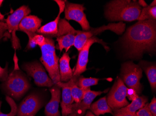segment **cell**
Listing matches in <instances>:
<instances>
[{
  "label": "cell",
  "instance_id": "obj_1",
  "mask_svg": "<svg viewBox=\"0 0 156 116\" xmlns=\"http://www.w3.org/2000/svg\"><path fill=\"white\" fill-rule=\"evenodd\" d=\"M122 40L129 58L138 59L145 52L153 53L156 49V20L138 21L128 28Z\"/></svg>",
  "mask_w": 156,
  "mask_h": 116
},
{
  "label": "cell",
  "instance_id": "obj_2",
  "mask_svg": "<svg viewBox=\"0 0 156 116\" xmlns=\"http://www.w3.org/2000/svg\"><path fill=\"white\" fill-rule=\"evenodd\" d=\"M141 7L137 1L115 0L106 6L105 17L110 21L132 22L138 20Z\"/></svg>",
  "mask_w": 156,
  "mask_h": 116
},
{
  "label": "cell",
  "instance_id": "obj_3",
  "mask_svg": "<svg viewBox=\"0 0 156 116\" xmlns=\"http://www.w3.org/2000/svg\"><path fill=\"white\" fill-rule=\"evenodd\" d=\"M15 59V69L1 86L7 96L18 100L29 90L30 85L26 76L19 70L16 58Z\"/></svg>",
  "mask_w": 156,
  "mask_h": 116
},
{
  "label": "cell",
  "instance_id": "obj_4",
  "mask_svg": "<svg viewBox=\"0 0 156 116\" xmlns=\"http://www.w3.org/2000/svg\"><path fill=\"white\" fill-rule=\"evenodd\" d=\"M42 55L40 60L49 73L54 85L61 82L59 70V58L56 54L52 38L45 37V43L40 47Z\"/></svg>",
  "mask_w": 156,
  "mask_h": 116
},
{
  "label": "cell",
  "instance_id": "obj_5",
  "mask_svg": "<svg viewBox=\"0 0 156 116\" xmlns=\"http://www.w3.org/2000/svg\"><path fill=\"white\" fill-rule=\"evenodd\" d=\"M120 75L128 88L134 89L138 95L141 94L143 86L140 83V79L143 77V70L139 65L132 61L124 63L122 65Z\"/></svg>",
  "mask_w": 156,
  "mask_h": 116
},
{
  "label": "cell",
  "instance_id": "obj_6",
  "mask_svg": "<svg viewBox=\"0 0 156 116\" xmlns=\"http://www.w3.org/2000/svg\"><path fill=\"white\" fill-rule=\"evenodd\" d=\"M30 12L31 10L28 6L23 5L9 15L5 20L9 33L11 34L12 47L15 50L21 48L20 41L16 35V31L19 30L18 26L23 19Z\"/></svg>",
  "mask_w": 156,
  "mask_h": 116
},
{
  "label": "cell",
  "instance_id": "obj_7",
  "mask_svg": "<svg viewBox=\"0 0 156 116\" xmlns=\"http://www.w3.org/2000/svg\"><path fill=\"white\" fill-rule=\"evenodd\" d=\"M77 30L64 19H60L58 24V30L55 36L58 45L56 48L62 52L63 49L67 53L71 47L74 45Z\"/></svg>",
  "mask_w": 156,
  "mask_h": 116
},
{
  "label": "cell",
  "instance_id": "obj_8",
  "mask_svg": "<svg viewBox=\"0 0 156 116\" xmlns=\"http://www.w3.org/2000/svg\"><path fill=\"white\" fill-rule=\"evenodd\" d=\"M127 89L121 78H118L107 98L108 104L112 110L119 109L129 104L126 99Z\"/></svg>",
  "mask_w": 156,
  "mask_h": 116
},
{
  "label": "cell",
  "instance_id": "obj_9",
  "mask_svg": "<svg viewBox=\"0 0 156 116\" xmlns=\"http://www.w3.org/2000/svg\"><path fill=\"white\" fill-rule=\"evenodd\" d=\"M22 68L27 75L33 78L35 84L39 87L51 88L54 85L53 81L46 74L42 65L38 61L24 63Z\"/></svg>",
  "mask_w": 156,
  "mask_h": 116
},
{
  "label": "cell",
  "instance_id": "obj_10",
  "mask_svg": "<svg viewBox=\"0 0 156 116\" xmlns=\"http://www.w3.org/2000/svg\"><path fill=\"white\" fill-rule=\"evenodd\" d=\"M43 105L42 97L38 93L32 92L20 103L17 110V116H35Z\"/></svg>",
  "mask_w": 156,
  "mask_h": 116
},
{
  "label": "cell",
  "instance_id": "obj_11",
  "mask_svg": "<svg viewBox=\"0 0 156 116\" xmlns=\"http://www.w3.org/2000/svg\"><path fill=\"white\" fill-rule=\"evenodd\" d=\"M86 9L83 5L70 3L66 1L65 15L66 20H73L80 24L83 30L87 31L90 30L89 22L84 11Z\"/></svg>",
  "mask_w": 156,
  "mask_h": 116
},
{
  "label": "cell",
  "instance_id": "obj_12",
  "mask_svg": "<svg viewBox=\"0 0 156 116\" xmlns=\"http://www.w3.org/2000/svg\"><path fill=\"white\" fill-rule=\"evenodd\" d=\"M95 42L100 43L103 45L102 40H99L98 38L94 36L87 41L82 48L80 51L77 64L75 70L73 71V76H80L81 74L87 70L89 49L91 46Z\"/></svg>",
  "mask_w": 156,
  "mask_h": 116
},
{
  "label": "cell",
  "instance_id": "obj_13",
  "mask_svg": "<svg viewBox=\"0 0 156 116\" xmlns=\"http://www.w3.org/2000/svg\"><path fill=\"white\" fill-rule=\"evenodd\" d=\"M104 91H92L89 88L84 94V98L80 102L72 104L71 113L68 116H83L87 110L90 109L94 98L101 95Z\"/></svg>",
  "mask_w": 156,
  "mask_h": 116
},
{
  "label": "cell",
  "instance_id": "obj_14",
  "mask_svg": "<svg viewBox=\"0 0 156 116\" xmlns=\"http://www.w3.org/2000/svg\"><path fill=\"white\" fill-rule=\"evenodd\" d=\"M42 20L35 15L25 16L21 21L18 28L19 30L24 32L29 37V41H31L37 35V32L40 28Z\"/></svg>",
  "mask_w": 156,
  "mask_h": 116
},
{
  "label": "cell",
  "instance_id": "obj_15",
  "mask_svg": "<svg viewBox=\"0 0 156 116\" xmlns=\"http://www.w3.org/2000/svg\"><path fill=\"white\" fill-rule=\"evenodd\" d=\"M54 1L57 3L59 7V13L58 15L54 21L40 27V28L37 32V34L38 35H42L44 37L51 38L55 37L57 34L58 22L60 19V15L64 11L65 7L66 1L55 0Z\"/></svg>",
  "mask_w": 156,
  "mask_h": 116
},
{
  "label": "cell",
  "instance_id": "obj_16",
  "mask_svg": "<svg viewBox=\"0 0 156 116\" xmlns=\"http://www.w3.org/2000/svg\"><path fill=\"white\" fill-rule=\"evenodd\" d=\"M61 88L57 85H54L50 89L51 93V99L45 108L46 116H60L58 110L61 98Z\"/></svg>",
  "mask_w": 156,
  "mask_h": 116
},
{
  "label": "cell",
  "instance_id": "obj_17",
  "mask_svg": "<svg viewBox=\"0 0 156 116\" xmlns=\"http://www.w3.org/2000/svg\"><path fill=\"white\" fill-rule=\"evenodd\" d=\"M125 27L126 25L122 22L118 23H110L108 25H104L100 28H91L88 31H85V35L88 40L94 37V35H97L107 30H111L117 35H121L125 30Z\"/></svg>",
  "mask_w": 156,
  "mask_h": 116
},
{
  "label": "cell",
  "instance_id": "obj_18",
  "mask_svg": "<svg viewBox=\"0 0 156 116\" xmlns=\"http://www.w3.org/2000/svg\"><path fill=\"white\" fill-rule=\"evenodd\" d=\"M56 85L62 88L61 107L62 108V116H68L71 113V105L74 102L71 91L68 87L63 85L61 82Z\"/></svg>",
  "mask_w": 156,
  "mask_h": 116
},
{
  "label": "cell",
  "instance_id": "obj_19",
  "mask_svg": "<svg viewBox=\"0 0 156 116\" xmlns=\"http://www.w3.org/2000/svg\"><path fill=\"white\" fill-rule=\"evenodd\" d=\"M71 58L67 53H65L59 60V70L60 80L66 82L73 77V72L70 66Z\"/></svg>",
  "mask_w": 156,
  "mask_h": 116
},
{
  "label": "cell",
  "instance_id": "obj_20",
  "mask_svg": "<svg viewBox=\"0 0 156 116\" xmlns=\"http://www.w3.org/2000/svg\"><path fill=\"white\" fill-rule=\"evenodd\" d=\"M79 77L73 76L66 82H62V84L69 88L72 95L75 103H79L83 99L84 94L89 88H81L77 85V81Z\"/></svg>",
  "mask_w": 156,
  "mask_h": 116
},
{
  "label": "cell",
  "instance_id": "obj_21",
  "mask_svg": "<svg viewBox=\"0 0 156 116\" xmlns=\"http://www.w3.org/2000/svg\"><path fill=\"white\" fill-rule=\"evenodd\" d=\"M148 102V98L144 96H139L138 98L132 101L128 105L114 111V113H131L136 114L137 111L142 108Z\"/></svg>",
  "mask_w": 156,
  "mask_h": 116
},
{
  "label": "cell",
  "instance_id": "obj_22",
  "mask_svg": "<svg viewBox=\"0 0 156 116\" xmlns=\"http://www.w3.org/2000/svg\"><path fill=\"white\" fill-rule=\"evenodd\" d=\"M139 66L145 71L151 89L152 91L155 92L156 90V64L143 61L140 62Z\"/></svg>",
  "mask_w": 156,
  "mask_h": 116
},
{
  "label": "cell",
  "instance_id": "obj_23",
  "mask_svg": "<svg viewBox=\"0 0 156 116\" xmlns=\"http://www.w3.org/2000/svg\"><path fill=\"white\" fill-rule=\"evenodd\" d=\"M91 112L97 116L106 113L114 114L112 110L108 104L106 97H104L91 104L90 109Z\"/></svg>",
  "mask_w": 156,
  "mask_h": 116
},
{
  "label": "cell",
  "instance_id": "obj_24",
  "mask_svg": "<svg viewBox=\"0 0 156 116\" xmlns=\"http://www.w3.org/2000/svg\"><path fill=\"white\" fill-rule=\"evenodd\" d=\"M150 19L156 20V6L151 7L148 5L146 8H143L137 20L140 21Z\"/></svg>",
  "mask_w": 156,
  "mask_h": 116
},
{
  "label": "cell",
  "instance_id": "obj_25",
  "mask_svg": "<svg viewBox=\"0 0 156 116\" xmlns=\"http://www.w3.org/2000/svg\"><path fill=\"white\" fill-rule=\"evenodd\" d=\"M99 80V78H87L80 75L78 78L77 85L81 88H90V86L98 84Z\"/></svg>",
  "mask_w": 156,
  "mask_h": 116
},
{
  "label": "cell",
  "instance_id": "obj_26",
  "mask_svg": "<svg viewBox=\"0 0 156 116\" xmlns=\"http://www.w3.org/2000/svg\"><path fill=\"white\" fill-rule=\"evenodd\" d=\"M6 100L7 102L9 104L11 107V111L8 114H4L2 113L1 111V107L2 102L0 101V116H15L17 114V105L15 102L13 100V98L9 96H6Z\"/></svg>",
  "mask_w": 156,
  "mask_h": 116
},
{
  "label": "cell",
  "instance_id": "obj_27",
  "mask_svg": "<svg viewBox=\"0 0 156 116\" xmlns=\"http://www.w3.org/2000/svg\"><path fill=\"white\" fill-rule=\"evenodd\" d=\"M8 27L7 24L4 22H0V40L4 37H10L9 33H7Z\"/></svg>",
  "mask_w": 156,
  "mask_h": 116
},
{
  "label": "cell",
  "instance_id": "obj_28",
  "mask_svg": "<svg viewBox=\"0 0 156 116\" xmlns=\"http://www.w3.org/2000/svg\"><path fill=\"white\" fill-rule=\"evenodd\" d=\"M126 97H127L129 100L132 101L138 98L139 95H138L136 91L134 89L127 88Z\"/></svg>",
  "mask_w": 156,
  "mask_h": 116
},
{
  "label": "cell",
  "instance_id": "obj_29",
  "mask_svg": "<svg viewBox=\"0 0 156 116\" xmlns=\"http://www.w3.org/2000/svg\"><path fill=\"white\" fill-rule=\"evenodd\" d=\"M136 114L137 116H153L148 108V103H146L142 108L138 110Z\"/></svg>",
  "mask_w": 156,
  "mask_h": 116
},
{
  "label": "cell",
  "instance_id": "obj_30",
  "mask_svg": "<svg viewBox=\"0 0 156 116\" xmlns=\"http://www.w3.org/2000/svg\"><path fill=\"white\" fill-rule=\"evenodd\" d=\"M32 40L37 45H38L39 47H41L45 43V37L42 35L37 34L33 37Z\"/></svg>",
  "mask_w": 156,
  "mask_h": 116
},
{
  "label": "cell",
  "instance_id": "obj_31",
  "mask_svg": "<svg viewBox=\"0 0 156 116\" xmlns=\"http://www.w3.org/2000/svg\"><path fill=\"white\" fill-rule=\"evenodd\" d=\"M8 65L7 64L6 67L4 68H1L0 66V81H1L4 82L8 77Z\"/></svg>",
  "mask_w": 156,
  "mask_h": 116
},
{
  "label": "cell",
  "instance_id": "obj_32",
  "mask_svg": "<svg viewBox=\"0 0 156 116\" xmlns=\"http://www.w3.org/2000/svg\"><path fill=\"white\" fill-rule=\"evenodd\" d=\"M148 108L153 116H156V98L154 97L150 103L148 104Z\"/></svg>",
  "mask_w": 156,
  "mask_h": 116
},
{
  "label": "cell",
  "instance_id": "obj_33",
  "mask_svg": "<svg viewBox=\"0 0 156 116\" xmlns=\"http://www.w3.org/2000/svg\"><path fill=\"white\" fill-rule=\"evenodd\" d=\"M114 116H137L136 114H131V113H114Z\"/></svg>",
  "mask_w": 156,
  "mask_h": 116
},
{
  "label": "cell",
  "instance_id": "obj_34",
  "mask_svg": "<svg viewBox=\"0 0 156 116\" xmlns=\"http://www.w3.org/2000/svg\"><path fill=\"white\" fill-rule=\"evenodd\" d=\"M137 2H138V4L140 5V7L142 6V7H143V8H146L148 6V4L144 0H139L138 1H137Z\"/></svg>",
  "mask_w": 156,
  "mask_h": 116
},
{
  "label": "cell",
  "instance_id": "obj_35",
  "mask_svg": "<svg viewBox=\"0 0 156 116\" xmlns=\"http://www.w3.org/2000/svg\"><path fill=\"white\" fill-rule=\"evenodd\" d=\"M85 116H96L94 115V114L93 113V112H91L90 111H87V112L86 115Z\"/></svg>",
  "mask_w": 156,
  "mask_h": 116
},
{
  "label": "cell",
  "instance_id": "obj_36",
  "mask_svg": "<svg viewBox=\"0 0 156 116\" xmlns=\"http://www.w3.org/2000/svg\"><path fill=\"white\" fill-rule=\"evenodd\" d=\"M3 20H4V15L0 12V22H3Z\"/></svg>",
  "mask_w": 156,
  "mask_h": 116
},
{
  "label": "cell",
  "instance_id": "obj_37",
  "mask_svg": "<svg viewBox=\"0 0 156 116\" xmlns=\"http://www.w3.org/2000/svg\"><path fill=\"white\" fill-rule=\"evenodd\" d=\"M150 6H151V7H154V6H156V2L155 0L153 1L152 2V3L150 5Z\"/></svg>",
  "mask_w": 156,
  "mask_h": 116
},
{
  "label": "cell",
  "instance_id": "obj_38",
  "mask_svg": "<svg viewBox=\"0 0 156 116\" xmlns=\"http://www.w3.org/2000/svg\"><path fill=\"white\" fill-rule=\"evenodd\" d=\"M3 1L2 0H0V7H1L2 3H3Z\"/></svg>",
  "mask_w": 156,
  "mask_h": 116
}]
</instances>
